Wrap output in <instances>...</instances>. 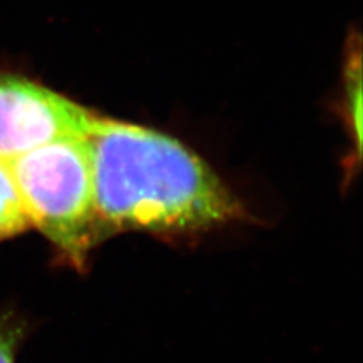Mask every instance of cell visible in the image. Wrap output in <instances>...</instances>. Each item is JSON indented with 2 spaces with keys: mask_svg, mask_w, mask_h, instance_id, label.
<instances>
[{
  "mask_svg": "<svg viewBox=\"0 0 363 363\" xmlns=\"http://www.w3.org/2000/svg\"><path fill=\"white\" fill-rule=\"evenodd\" d=\"M28 336V324L14 312L0 315V363H17L18 351Z\"/></svg>",
  "mask_w": 363,
  "mask_h": 363,
  "instance_id": "6",
  "label": "cell"
},
{
  "mask_svg": "<svg viewBox=\"0 0 363 363\" xmlns=\"http://www.w3.org/2000/svg\"><path fill=\"white\" fill-rule=\"evenodd\" d=\"M85 141L101 241L126 230L192 233L244 217L213 169L172 136L94 113Z\"/></svg>",
  "mask_w": 363,
  "mask_h": 363,
  "instance_id": "1",
  "label": "cell"
},
{
  "mask_svg": "<svg viewBox=\"0 0 363 363\" xmlns=\"http://www.w3.org/2000/svg\"><path fill=\"white\" fill-rule=\"evenodd\" d=\"M345 109L353 144L360 153L362 144V55L360 33L351 29L345 48Z\"/></svg>",
  "mask_w": 363,
  "mask_h": 363,
  "instance_id": "4",
  "label": "cell"
},
{
  "mask_svg": "<svg viewBox=\"0 0 363 363\" xmlns=\"http://www.w3.org/2000/svg\"><path fill=\"white\" fill-rule=\"evenodd\" d=\"M93 117L49 88L0 73V159L6 162L56 140L85 136Z\"/></svg>",
  "mask_w": 363,
  "mask_h": 363,
  "instance_id": "3",
  "label": "cell"
},
{
  "mask_svg": "<svg viewBox=\"0 0 363 363\" xmlns=\"http://www.w3.org/2000/svg\"><path fill=\"white\" fill-rule=\"evenodd\" d=\"M11 164L0 159V241L30 229Z\"/></svg>",
  "mask_w": 363,
  "mask_h": 363,
  "instance_id": "5",
  "label": "cell"
},
{
  "mask_svg": "<svg viewBox=\"0 0 363 363\" xmlns=\"http://www.w3.org/2000/svg\"><path fill=\"white\" fill-rule=\"evenodd\" d=\"M9 164L30 225L73 267L84 268L101 242L85 136L44 144Z\"/></svg>",
  "mask_w": 363,
  "mask_h": 363,
  "instance_id": "2",
  "label": "cell"
}]
</instances>
